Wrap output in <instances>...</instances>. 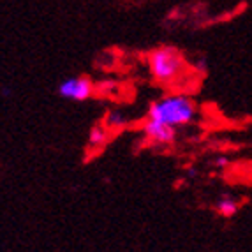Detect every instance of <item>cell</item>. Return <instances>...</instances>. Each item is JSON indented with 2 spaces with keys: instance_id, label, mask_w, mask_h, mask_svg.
<instances>
[{
  "instance_id": "5b68a950",
  "label": "cell",
  "mask_w": 252,
  "mask_h": 252,
  "mask_svg": "<svg viewBox=\"0 0 252 252\" xmlns=\"http://www.w3.org/2000/svg\"><path fill=\"white\" fill-rule=\"evenodd\" d=\"M109 138V129L106 126H95L90 129V134H89V143L90 147L94 148H99V147H104L106 141Z\"/></svg>"
},
{
  "instance_id": "8992f818",
  "label": "cell",
  "mask_w": 252,
  "mask_h": 252,
  "mask_svg": "<svg viewBox=\"0 0 252 252\" xmlns=\"http://www.w3.org/2000/svg\"><path fill=\"white\" fill-rule=\"evenodd\" d=\"M215 210L222 217H233L236 214V210H238V203H236V199L229 198V196H222L215 203Z\"/></svg>"
},
{
  "instance_id": "6da1fadb",
  "label": "cell",
  "mask_w": 252,
  "mask_h": 252,
  "mask_svg": "<svg viewBox=\"0 0 252 252\" xmlns=\"http://www.w3.org/2000/svg\"><path fill=\"white\" fill-rule=\"evenodd\" d=\"M198 115V106L189 95L184 94H169L148 106L147 118L160 120L173 127L189 126Z\"/></svg>"
},
{
  "instance_id": "52a82bcc",
  "label": "cell",
  "mask_w": 252,
  "mask_h": 252,
  "mask_svg": "<svg viewBox=\"0 0 252 252\" xmlns=\"http://www.w3.org/2000/svg\"><path fill=\"white\" fill-rule=\"evenodd\" d=\"M127 126V118L120 111H109L106 117V127L109 130H122Z\"/></svg>"
},
{
  "instance_id": "277c9868",
  "label": "cell",
  "mask_w": 252,
  "mask_h": 252,
  "mask_svg": "<svg viewBox=\"0 0 252 252\" xmlns=\"http://www.w3.org/2000/svg\"><path fill=\"white\" fill-rule=\"evenodd\" d=\"M141 130L145 138L154 145H169L177 138V127L164 124L160 120H154V118H147Z\"/></svg>"
},
{
  "instance_id": "ba28073f",
  "label": "cell",
  "mask_w": 252,
  "mask_h": 252,
  "mask_svg": "<svg viewBox=\"0 0 252 252\" xmlns=\"http://www.w3.org/2000/svg\"><path fill=\"white\" fill-rule=\"evenodd\" d=\"M215 164H217V166H226V164H227V159H224V157H219V159L215 160Z\"/></svg>"
},
{
  "instance_id": "3957f363",
  "label": "cell",
  "mask_w": 252,
  "mask_h": 252,
  "mask_svg": "<svg viewBox=\"0 0 252 252\" xmlns=\"http://www.w3.org/2000/svg\"><path fill=\"white\" fill-rule=\"evenodd\" d=\"M95 92L94 83L85 76H72L59 85V95L74 102H85Z\"/></svg>"
},
{
  "instance_id": "7a4b0ae2",
  "label": "cell",
  "mask_w": 252,
  "mask_h": 252,
  "mask_svg": "<svg viewBox=\"0 0 252 252\" xmlns=\"http://www.w3.org/2000/svg\"><path fill=\"white\" fill-rule=\"evenodd\" d=\"M148 67L154 80L159 83H171L184 74L185 60L173 48H157L148 57Z\"/></svg>"
}]
</instances>
